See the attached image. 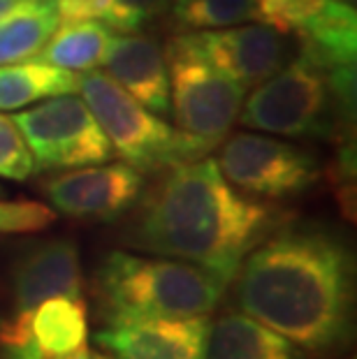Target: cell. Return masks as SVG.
<instances>
[{
    "mask_svg": "<svg viewBox=\"0 0 357 359\" xmlns=\"http://www.w3.org/2000/svg\"><path fill=\"white\" fill-rule=\"evenodd\" d=\"M330 65L297 44V53L278 72L255 86L241 104L237 121L244 128L281 137H337L353 123L355 104L334 88Z\"/></svg>",
    "mask_w": 357,
    "mask_h": 359,
    "instance_id": "obj_4",
    "label": "cell"
},
{
    "mask_svg": "<svg viewBox=\"0 0 357 359\" xmlns=\"http://www.w3.org/2000/svg\"><path fill=\"white\" fill-rule=\"evenodd\" d=\"M207 359H309L285 336L246 313H225L211 323Z\"/></svg>",
    "mask_w": 357,
    "mask_h": 359,
    "instance_id": "obj_14",
    "label": "cell"
},
{
    "mask_svg": "<svg viewBox=\"0 0 357 359\" xmlns=\"http://www.w3.org/2000/svg\"><path fill=\"white\" fill-rule=\"evenodd\" d=\"M51 297L83 299L79 250L67 239L35 243L17 259L12 269L14 313L30 316L37 304Z\"/></svg>",
    "mask_w": 357,
    "mask_h": 359,
    "instance_id": "obj_12",
    "label": "cell"
},
{
    "mask_svg": "<svg viewBox=\"0 0 357 359\" xmlns=\"http://www.w3.org/2000/svg\"><path fill=\"white\" fill-rule=\"evenodd\" d=\"M109 7L112 0H58L56 12L60 24H74V21L105 19Z\"/></svg>",
    "mask_w": 357,
    "mask_h": 359,
    "instance_id": "obj_25",
    "label": "cell"
},
{
    "mask_svg": "<svg viewBox=\"0 0 357 359\" xmlns=\"http://www.w3.org/2000/svg\"><path fill=\"white\" fill-rule=\"evenodd\" d=\"M35 160L14 118L0 114V177L10 181H26L33 177Z\"/></svg>",
    "mask_w": 357,
    "mask_h": 359,
    "instance_id": "obj_21",
    "label": "cell"
},
{
    "mask_svg": "<svg viewBox=\"0 0 357 359\" xmlns=\"http://www.w3.org/2000/svg\"><path fill=\"white\" fill-rule=\"evenodd\" d=\"M346 3H351V5H355V0H346Z\"/></svg>",
    "mask_w": 357,
    "mask_h": 359,
    "instance_id": "obj_29",
    "label": "cell"
},
{
    "mask_svg": "<svg viewBox=\"0 0 357 359\" xmlns=\"http://www.w3.org/2000/svg\"><path fill=\"white\" fill-rule=\"evenodd\" d=\"M170 10V0H112L105 21L121 33H135Z\"/></svg>",
    "mask_w": 357,
    "mask_h": 359,
    "instance_id": "obj_22",
    "label": "cell"
},
{
    "mask_svg": "<svg viewBox=\"0 0 357 359\" xmlns=\"http://www.w3.org/2000/svg\"><path fill=\"white\" fill-rule=\"evenodd\" d=\"M56 220V213L40 202H0V234L42 232Z\"/></svg>",
    "mask_w": 357,
    "mask_h": 359,
    "instance_id": "obj_23",
    "label": "cell"
},
{
    "mask_svg": "<svg viewBox=\"0 0 357 359\" xmlns=\"http://www.w3.org/2000/svg\"><path fill=\"white\" fill-rule=\"evenodd\" d=\"M79 355H81V359H114V357H109V355L97 353V350H90L88 346H86V348H81V350H79Z\"/></svg>",
    "mask_w": 357,
    "mask_h": 359,
    "instance_id": "obj_26",
    "label": "cell"
},
{
    "mask_svg": "<svg viewBox=\"0 0 357 359\" xmlns=\"http://www.w3.org/2000/svg\"><path fill=\"white\" fill-rule=\"evenodd\" d=\"M105 65L109 77L126 88L144 109L154 111L156 116L172 114L170 74L158 42L144 35H112Z\"/></svg>",
    "mask_w": 357,
    "mask_h": 359,
    "instance_id": "obj_13",
    "label": "cell"
},
{
    "mask_svg": "<svg viewBox=\"0 0 357 359\" xmlns=\"http://www.w3.org/2000/svg\"><path fill=\"white\" fill-rule=\"evenodd\" d=\"M209 330V316L142 318L112 323L95 341L114 359H207Z\"/></svg>",
    "mask_w": 357,
    "mask_h": 359,
    "instance_id": "obj_11",
    "label": "cell"
},
{
    "mask_svg": "<svg viewBox=\"0 0 357 359\" xmlns=\"http://www.w3.org/2000/svg\"><path fill=\"white\" fill-rule=\"evenodd\" d=\"M144 188L142 172L133 165L77 167L47 181L44 193L60 213L77 220L109 223L133 209Z\"/></svg>",
    "mask_w": 357,
    "mask_h": 359,
    "instance_id": "obj_10",
    "label": "cell"
},
{
    "mask_svg": "<svg viewBox=\"0 0 357 359\" xmlns=\"http://www.w3.org/2000/svg\"><path fill=\"white\" fill-rule=\"evenodd\" d=\"M163 56L170 74V104L179 130L209 149L218 147L239 116L246 88L209 65L184 33L167 42Z\"/></svg>",
    "mask_w": 357,
    "mask_h": 359,
    "instance_id": "obj_6",
    "label": "cell"
},
{
    "mask_svg": "<svg viewBox=\"0 0 357 359\" xmlns=\"http://www.w3.org/2000/svg\"><path fill=\"white\" fill-rule=\"evenodd\" d=\"M237 304L297 348L344 346L353 323V257L323 230L281 227L244 257Z\"/></svg>",
    "mask_w": 357,
    "mask_h": 359,
    "instance_id": "obj_2",
    "label": "cell"
},
{
    "mask_svg": "<svg viewBox=\"0 0 357 359\" xmlns=\"http://www.w3.org/2000/svg\"><path fill=\"white\" fill-rule=\"evenodd\" d=\"M77 88V74L42 60L0 65V109H21L49 97L72 95Z\"/></svg>",
    "mask_w": 357,
    "mask_h": 359,
    "instance_id": "obj_17",
    "label": "cell"
},
{
    "mask_svg": "<svg viewBox=\"0 0 357 359\" xmlns=\"http://www.w3.org/2000/svg\"><path fill=\"white\" fill-rule=\"evenodd\" d=\"M184 35L209 65L246 90L260 86L297 53V40H292V35L278 33L260 21L214 30H188Z\"/></svg>",
    "mask_w": 357,
    "mask_h": 359,
    "instance_id": "obj_9",
    "label": "cell"
},
{
    "mask_svg": "<svg viewBox=\"0 0 357 359\" xmlns=\"http://www.w3.org/2000/svg\"><path fill=\"white\" fill-rule=\"evenodd\" d=\"M172 19L186 30H214L257 21V12L255 0H174Z\"/></svg>",
    "mask_w": 357,
    "mask_h": 359,
    "instance_id": "obj_19",
    "label": "cell"
},
{
    "mask_svg": "<svg viewBox=\"0 0 357 359\" xmlns=\"http://www.w3.org/2000/svg\"><path fill=\"white\" fill-rule=\"evenodd\" d=\"M58 26L60 19L51 0H17L0 17V65L35 58Z\"/></svg>",
    "mask_w": 357,
    "mask_h": 359,
    "instance_id": "obj_15",
    "label": "cell"
},
{
    "mask_svg": "<svg viewBox=\"0 0 357 359\" xmlns=\"http://www.w3.org/2000/svg\"><path fill=\"white\" fill-rule=\"evenodd\" d=\"M30 334L47 359L72 355L86 348V302L74 297H51L30 313Z\"/></svg>",
    "mask_w": 357,
    "mask_h": 359,
    "instance_id": "obj_16",
    "label": "cell"
},
{
    "mask_svg": "<svg viewBox=\"0 0 357 359\" xmlns=\"http://www.w3.org/2000/svg\"><path fill=\"white\" fill-rule=\"evenodd\" d=\"M112 40V30L95 21H74V24H60L56 33L49 37L44 49L37 53V60L63 70H97L105 63Z\"/></svg>",
    "mask_w": 357,
    "mask_h": 359,
    "instance_id": "obj_18",
    "label": "cell"
},
{
    "mask_svg": "<svg viewBox=\"0 0 357 359\" xmlns=\"http://www.w3.org/2000/svg\"><path fill=\"white\" fill-rule=\"evenodd\" d=\"M14 3H17V0H0V17H3V14L10 10Z\"/></svg>",
    "mask_w": 357,
    "mask_h": 359,
    "instance_id": "obj_27",
    "label": "cell"
},
{
    "mask_svg": "<svg viewBox=\"0 0 357 359\" xmlns=\"http://www.w3.org/2000/svg\"><path fill=\"white\" fill-rule=\"evenodd\" d=\"M81 100L93 111L114 154L135 170H165L209 154V147L186 133H177L121 88L109 74L88 70L79 77Z\"/></svg>",
    "mask_w": 357,
    "mask_h": 359,
    "instance_id": "obj_5",
    "label": "cell"
},
{
    "mask_svg": "<svg viewBox=\"0 0 357 359\" xmlns=\"http://www.w3.org/2000/svg\"><path fill=\"white\" fill-rule=\"evenodd\" d=\"M216 163L232 186L264 200H290L311 190L321 179L316 156L264 135H232Z\"/></svg>",
    "mask_w": 357,
    "mask_h": 359,
    "instance_id": "obj_8",
    "label": "cell"
},
{
    "mask_svg": "<svg viewBox=\"0 0 357 359\" xmlns=\"http://www.w3.org/2000/svg\"><path fill=\"white\" fill-rule=\"evenodd\" d=\"M290 213L237 193L214 158L163 170L126 230V241L147 253L184 259L230 285L244 257Z\"/></svg>",
    "mask_w": 357,
    "mask_h": 359,
    "instance_id": "obj_1",
    "label": "cell"
},
{
    "mask_svg": "<svg viewBox=\"0 0 357 359\" xmlns=\"http://www.w3.org/2000/svg\"><path fill=\"white\" fill-rule=\"evenodd\" d=\"M227 283L202 266L114 250L97 266L93 290L107 325L142 318L209 316Z\"/></svg>",
    "mask_w": 357,
    "mask_h": 359,
    "instance_id": "obj_3",
    "label": "cell"
},
{
    "mask_svg": "<svg viewBox=\"0 0 357 359\" xmlns=\"http://www.w3.org/2000/svg\"><path fill=\"white\" fill-rule=\"evenodd\" d=\"M330 3L332 0H255V12L260 24L276 28L278 33L297 35Z\"/></svg>",
    "mask_w": 357,
    "mask_h": 359,
    "instance_id": "obj_20",
    "label": "cell"
},
{
    "mask_svg": "<svg viewBox=\"0 0 357 359\" xmlns=\"http://www.w3.org/2000/svg\"><path fill=\"white\" fill-rule=\"evenodd\" d=\"M14 123L28 144L35 170H77L116 156L93 111L74 93L49 97L35 109L17 114Z\"/></svg>",
    "mask_w": 357,
    "mask_h": 359,
    "instance_id": "obj_7",
    "label": "cell"
},
{
    "mask_svg": "<svg viewBox=\"0 0 357 359\" xmlns=\"http://www.w3.org/2000/svg\"><path fill=\"white\" fill-rule=\"evenodd\" d=\"M0 353L3 359H47L30 334V316L12 313V318L0 325Z\"/></svg>",
    "mask_w": 357,
    "mask_h": 359,
    "instance_id": "obj_24",
    "label": "cell"
},
{
    "mask_svg": "<svg viewBox=\"0 0 357 359\" xmlns=\"http://www.w3.org/2000/svg\"><path fill=\"white\" fill-rule=\"evenodd\" d=\"M56 359H81V355H79V350H77V353H72V355H65V357H56Z\"/></svg>",
    "mask_w": 357,
    "mask_h": 359,
    "instance_id": "obj_28",
    "label": "cell"
}]
</instances>
